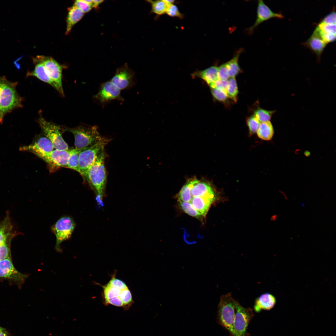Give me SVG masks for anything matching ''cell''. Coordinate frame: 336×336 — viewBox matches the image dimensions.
Wrapping results in <instances>:
<instances>
[{"label":"cell","instance_id":"34","mask_svg":"<svg viewBox=\"0 0 336 336\" xmlns=\"http://www.w3.org/2000/svg\"><path fill=\"white\" fill-rule=\"evenodd\" d=\"M181 208L190 216L198 217L201 216L189 203L179 201Z\"/></svg>","mask_w":336,"mask_h":336},{"label":"cell","instance_id":"29","mask_svg":"<svg viewBox=\"0 0 336 336\" xmlns=\"http://www.w3.org/2000/svg\"><path fill=\"white\" fill-rule=\"evenodd\" d=\"M211 92L214 99L220 102L226 107L229 106L232 102L226 93L222 91L216 89L211 88Z\"/></svg>","mask_w":336,"mask_h":336},{"label":"cell","instance_id":"16","mask_svg":"<svg viewBox=\"0 0 336 336\" xmlns=\"http://www.w3.org/2000/svg\"><path fill=\"white\" fill-rule=\"evenodd\" d=\"M27 277V275L20 273L16 269L10 258L0 261V278L9 279L21 283Z\"/></svg>","mask_w":336,"mask_h":336},{"label":"cell","instance_id":"33","mask_svg":"<svg viewBox=\"0 0 336 336\" xmlns=\"http://www.w3.org/2000/svg\"><path fill=\"white\" fill-rule=\"evenodd\" d=\"M250 135L255 134L258 129L260 122L253 114L247 118L246 120Z\"/></svg>","mask_w":336,"mask_h":336},{"label":"cell","instance_id":"20","mask_svg":"<svg viewBox=\"0 0 336 336\" xmlns=\"http://www.w3.org/2000/svg\"><path fill=\"white\" fill-rule=\"evenodd\" d=\"M33 61L35 64L34 69L31 72H28L26 77L33 76L36 77L43 82L49 84L57 90L56 86L47 74L42 62L37 56L33 58Z\"/></svg>","mask_w":336,"mask_h":336},{"label":"cell","instance_id":"14","mask_svg":"<svg viewBox=\"0 0 336 336\" xmlns=\"http://www.w3.org/2000/svg\"><path fill=\"white\" fill-rule=\"evenodd\" d=\"M50 141L45 136L39 135L30 144L21 147V151L31 152L37 156L50 152L54 150Z\"/></svg>","mask_w":336,"mask_h":336},{"label":"cell","instance_id":"42","mask_svg":"<svg viewBox=\"0 0 336 336\" xmlns=\"http://www.w3.org/2000/svg\"><path fill=\"white\" fill-rule=\"evenodd\" d=\"M336 13L332 12L327 15L323 20L321 22L326 24H336Z\"/></svg>","mask_w":336,"mask_h":336},{"label":"cell","instance_id":"15","mask_svg":"<svg viewBox=\"0 0 336 336\" xmlns=\"http://www.w3.org/2000/svg\"><path fill=\"white\" fill-rule=\"evenodd\" d=\"M273 18L282 19L284 18V16L281 13L273 12L263 0H258L256 19L254 23L247 29L248 32L251 34L254 29L261 23Z\"/></svg>","mask_w":336,"mask_h":336},{"label":"cell","instance_id":"37","mask_svg":"<svg viewBox=\"0 0 336 336\" xmlns=\"http://www.w3.org/2000/svg\"><path fill=\"white\" fill-rule=\"evenodd\" d=\"M217 76L218 79L221 80H228L230 78L225 63L218 67Z\"/></svg>","mask_w":336,"mask_h":336},{"label":"cell","instance_id":"38","mask_svg":"<svg viewBox=\"0 0 336 336\" xmlns=\"http://www.w3.org/2000/svg\"><path fill=\"white\" fill-rule=\"evenodd\" d=\"M317 27L323 32L336 34V24L321 22Z\"/></svg>","mask_w":336,"mask_h":336},{"label":"cell","instance_id":"7","mask_svg":"<svg viewBox=\"0 0 336 336\" xmlns=\"http://www.w3.org/2000/svg\"><path fill=\"white\" fill-rule=\"evenodd\" d=\"M75 227L74 221L71 217L68 216L62 217L53 225L51 230L56 237L55 249L57 252H62L61 244L71 237Z\"/></svg>","mask_w":336,"mask_h":336},{"label":"cell","instance_id":"17","mask_svg":"<svg viewBox=\"0 0 336 336\" xmlns=\"http://www.w3.org/2000/svg\"><path fill=\"white\" fill-rule=\"evenodd\" d=\"M191 181L190 194L191 198L199 197L216 199V195L210 184L196 180Z\"/></svg>","mask_w":336,"mask_h":336},{"label":"cell","instance_id":"6","mask_svg":"<svg viewBox=\"0 0 336 336\" xmlns=\"http://www.w3.org/2000/svg\"><path fill=\"white\" fill-rule=\"evenodd\" d=\"M110 139L103 137L96 144L84 148L79 155L80 174L83 177L89 168L95 162L100 152Z\"/></svg>","mask_w":336,"mask_h":336},{"label":"cell","instance_id":"22","mask_svg":"<svg viewBox=\"0 0 336 336\" xmlns=\"http://www.w3.org/2000/svg\"><path fill=\"white\" fill-rule=\"evenodd\" d=\"M215 200L212 198L195 197H192L189 203L201 216L205 217Z\"/></svg>","mask_w":336,"mask_h":336},{"label":"cell","instance_id":"3","mask_svg":"<svg viewBox=\"0 0 336 336\" xmlns=\"http://www.w3.org/2000/svg\"><path fill=\"white\" fill-rule=\"evenodd\" d=\"M17 82H11L5 78L0 93V124L5 116L13 110L22 107L23 98L16 90Z\"/></svg>","mask_w":336,"mask_h":336},{"label":"cell","instance_id":"24","mask_svg":"<svg viewBox=\"0 0 336 336\" xmlns=\"http://www.w3.org/2000/svg\"><path fill=\"white\" fill-rule=\"evenodd\" d=\"M243 50L242 48L239 49L231 59L225 63L230 78H235L237 75L242 72L239 63V59Z\"/></svg>","mask_w":336,"mask_h":336},{"label":"cell","instance_id":"21","mask_svg":"<svg viewBox=\"0 0 336 336\" xmlns=\"http://www.w3.org/2000/svg\"><path fill=\"white\" fill-rule=\"evenodd\" d=\"M276 301L275 298L271 294L268 293L263 294L256 299L254 310L257 312L263 310H270L274 307Z\"/></svg>","mask_w":336,"mask_h":336},{"label":"cell","instance_id":"45","mask_svg":"<svg viewBox=\"0 0 336 336\" xmlns=\"http://www.w3.org/2000/svg\"><path fill=\"white\" fill-rule=\"evenodd\" d=\"M5 77H6L5 76H0V93L4 80Z\"/></svg>","mask_w":336,"mask_h":336},{"label":"cell","instance_id":"26","mask_svg":"<svg viewBox=\"0 0 336 336\" xmlns=\"http://www.w3.org/2000/svg\"><path fill=\"white\" fill-rule=\"evenodd\" d=\"M256 133L260 138L267 141L271 140L274 134V129L270 121L260 123Z\"/></svg>","mask_w":336,"mask_h":336},{"label":"cell","instance_id":"46","mask_svg":"<svg viewBox=\"0 0 336 336\" xmlns=\"http://www.w3.org/2000/svg\"><path fill=\"white\" fill-rule=\"evenodd\" d=\"M165 2L168 5L174 4L175 1L174 0H164Z\"/></svg>","mask_w":336,"mask_h":336},{"label":"cell","instance_id":"35","mask_svg":"<svg viewBox=\"0 0 336 336\" xmlns=\"http://www.w3.org/2000/svg\"><path fill=\"white\" fill-rule=\"evenodd\" d=\"M169 16L182 19L184 15L179 11L177 7L174 4L168 5L166 13Z\"/></svg>","mask_w":336,"mask_h":336},{"label":"cell","instance_id":"23","mask_svg":"<svg viewBox=\"0 0 336 336\" xmlns=\"http://www.w3.org/2000/svg\"><path fill=\"white\" fill-rule=\"evenodd\" d=\"M218 68L216 65H213L203 70L195 72L192 75L201 78L209 86L218 79Z\"/></svg>","mask_w":336,"mask_h":336},{"label":"cell","instance_id":"5","mask_svg":"<svg viewBox=\"0 0 336 336\" xmlns=\"http://www.w3.org/2000/svg\"><path fill=\"white\" fill-rule=\"evenodd\" d=\"M237 302L232 297L231 293H228L221 296L218 306L219 323L233 335V323Z\"/></svg>","mask_w":336,"mask_h":336},{"label":"cell","instance_id":"36","mask_svg":"<svg viewBox=\"0 0 336 336\" xmlns=\"http://www.w3.org/2000/svg\"><path fill=\"white\" fill-rule=\"evenodd\" d=\"M83 13L89 12L92 8L91 5L86 2L84 0H77L74 2L73 5Z\"/></svg>","mask_w":336,"mask_h":336},{"label":"cell","instance_id":"2","mask_svg":"<svg viewBox=\"0 0 336 336\" xmlns=\"http://www.w3.org/2000/svg\"><path fill=\"white\" fill-rule=\"evenodd\" d=\"M104 150L99 154L83 177L94 190L97 206L100 208L103 206V200L105 195L107 177Z\"/></svg>","mask_w":336,"mask_h":336},{"label":"cell","instance_id":"39","mask_svg":"<svg viewBox=\"0 0 336 336\" xmlns=\"http://www.w3.org/2000/svg\"><path fill=\"white\" fill-rule=\"evenodd\" d=\"M228 84V80L224 81L217 79L209 86L211 88L219 90L226 93Z\"/></svg>","mask_w":336,"mask_h":336},{"label":"cell","instance_id":"32","mask_svg":"<svg viewBox=\"0 0 336 336\" xmlns=\"http://www.w3.org/2000/svg\"><path fill=\"white\" fill-rule=\"evenodd\" d=\"M191 181H189L184 185L180 190L178 196L179 201L189 203L191 196L190 190Z\"/></svg>","mask_w":336,"mask_h":336},{"label":"cell","instance_id":"40","mask_svg":"<svg viewBox=\"0 0 336 336\" xmlns=\"http://www.w3.org/2000/svg\"><path fill=\"white\" fill-rule=\"evenodd\" d=\"M10 250L8 243L0 245V261L7 258H10Z\"/></svg>","mask_w":336,"mask_h":336},{"label":"cell","instance_id":"4","mask_svg":"<svg viewBox=\"0 0 336 336\" xmlns=\"http://www.w3.org/2000/svg\"><path fill=\"white\" fill-rule=\"evenodd\" d=\"M63 130L70 132L74 137L75 148H84L89 147L101 140L102 137L96 126H79L73 128H64Z\"/></svg>","mask_w":336,"mask_h":336},{"label":"cell","instance_id":"10","mask_svg":"<svg viewBox=\"0 0 336 336\" xmlns=\"http://www.w3.org/2000/svg\"><path fill=\"white\" fill-rule=\"evenodd\" d=\"M252 310L237 303L233 323V336H245L249 323L253 317Z\"/></svg>","mask_w":336,"mask_h":336},{"label":"cell","instance_id":"19","mask_svg":"<svg viewBox=\"0 0 336 336\" xmlns=\"http://www.w3.org/2000/svg\"><path fill=\"white\" fill-rule=\"evenodd\" d=\"M16 234L9 213L7 212L4 218L0 222V245L10 242Z\"/></svg>","mask_w":336,"mask_h":336},{"label":"cell","instance_id":"1","mask_svg":"<svg viewBox=\"0 0 336 336\" xmlns=\"http://www.w3.org/2000/svg\"><path fill=\"white\" fill-rule=\"evenodd\" d=\"M116 274L112 275L111 279L105 285L97 284L103 288L102 301L105 305H111L126 310L133 302L132 293L124 282L116 278Z\"/></svg>","mask_w":336,"mask_h":336},{"label":"cell","instance_id":"18","mask_svg":"<svg viewBox=\"0 0 336 336\" xmlns=\"http://www.w3.org/2000/svg\"><path fill=\"white\" fill-rule=\"evenodd\" d=\"M303 44L314 53L319 59L327 44L321 37L316 27L311 36Z\"/></svg>","mask_w":336,"mask_h":336},{"label":"cell","instance_id":"43","mask_svg":"<svg viewBox=\"0 0 336 336\" xmlns=\"http://www.w3.org/2000/svg\"><path fill=\"white\" fill-rule=\"evenodd\" d=\"M103 1L102 0H91V4L92 7L96 8Z\"/></svg>","mask_w":336,"mask_h":336},{"label":"cell","instance_id":"13","mask_svg":"<svg viewBox=\"0 0 336 336\" xmlns=\"http://www.w3.org/2000/svg\"><path fill=\"white\" fill-rule=\"evenodd\" d=\"M134 73L127 63L118 68L110 81L120 90L130 87L133 82Z\"/></svg>","mask_w":336,"mask_h":336},{"label":"cell","instance_id":"27","mask_svg":"<svg viewBox=\"0 0 336 336\" xmlns=\"http://www.w3.org/2000/svg\"><path fill=\"white\" fill-rule=\"evenodd\" d=\"M226 93L229 99L234 103L237 102L238 99L239 90L235 78H230Z\"/></svg>","mask_w":336,"mask_h":336},{"label":"cell","instance_id":"44","mask_svg":"<svg viewBox=\"0 0 336 336\" xmlns=\"http://www.w3.org/2000/svg\"><path fill=\"white\" fill-rule=\"evenodd\" d=\"M0 336H9V335L7 331L5 329L0 332Z\"/></svg>","mask_w":336,"mask_h":336},{"label":"cell","instance_id":"12","mask_svg":"<svg viewBox=\"0 0 336 336\" xmlns=\"http://www.w3.org/2000/svg\"><path fill=\"white\" fill-rule=\"evenodd\" d=\"M120 91L110 81L102 83L98 93L94 97L101 104L106 103L113 100H124L121 96Z\"/></svg>","mask_w":336,"mask_h":336},{"label":"cell","instance_id":"8","mask_svg":"<svg viewBox=\"0 0 336 336\" xmlns=\"http://www.w3.org/2000/svg\"><path fill=\"white\" fill-rule=\"evenodd\" d=\"M38 122L44 135L50 141L55 149L68 150V145L61 135L60 126L47 121L42 116H40Z\"/></svg>","mask_w":336,"mask_h":336},{"label":"cell","instance_id":"30","mask_svg":"<svg viewBox=\"0 0 336 336\" xmlns=\"http://www.w3.org/2000/svg\"><path fill=\"white\" fill-rule=\"evenodd\" d=\"M275 111L268 110L260 107L255 109L253 114L260 123L270 121Z\"/></svg>","mask_w":336,"mask_h":336},{"label":"cell","instance_id":"28","mask_svg":"<svg viewBox=\"0 0 336 336\" xmlns=\"http://www.w3.org/2000/svg\"><path fill=\"white\" fill-rule=\"evenodd\" d=\"M84 148H75L71 149V153L66 168L73 170L80 173L79 155L80 152Z\"/></svg>","mask_w":336,"mask_h":336},{"label":"cell","instance_id":"47","mask_svg":"<svg viewBox=\"0 0 336 336\" xmlns=\"http://www.w3.org/2000/svg\"><path fill=\"white\" fill-rule=\"evenodd\" d=\"M5 328H3V327H2L0 326V332H1Z\"/></svg>","mask_w":336,"mask_h":336},{"label":"cell","instance_id":"41","mask_svg":"<svg viewBox=\"0 0 336 336\" xmlns=\"http://www.w3.org/2000/svg\"><path fill=\"white\" fill-rule=\"evenodd\" d=\"M317 28L320 35L324 41L327 44L329 43L333 42L336 39V34L324 33L322 32L318 28Z\"/></svg>","mask_w":336,"mask_h":336},{"label":"cell","instance_id":"9","mask_svg":"<svg viewBox=\"0 0 336 336\" xmlns=\"http://www.w3.org/2000/svg\"><path fill=\"white\" fill-rule=\"evenodd\" d=\"M37 57L42 63L47 74L56 86L57 91L64 96L62 83V71L64 67L52 57L44 56Z\"/></svg>","mask_w":336,"mask_h":336},{"label":"cell","instance_id":"25","mask_svg":"<svg viewBox=\"0 0 336 336\" xmlns=\"http://www.w3.org/2000/svg\"><path fill=\"white\" fill-rule=\"evenodd\" d=\"M84 13L73 6L69 8L66 19V35L70 32L73 26L83 17Z\"/></svg>","mask_w":336,"mask_h":336},{"label":"cell","instance_id":"11","mask_svg":"<svg viewBox=\"0 0 336 336\" xmlns=\"http://www.w3.org/2000/svg\"><path fill=\"white\" fill-rule=\"evenodd\" d=\"M71 153V150H54L52 151L37 156L47 164L50 171L60 167H66Z\"/></svg>","mask_w":336,"mask_h":336},{"label":"cell","instance_id":"31","mask_svg":"<svg viewBox=\"0 0 336 336\" xmlns=\"http://www.w3.org/2000/svg\"><path fill=\"white\" fill-rule=\"evenodd\" d=\"M151 5V12L157 15H161L166 13L168 5L163 0H148Z\"/></svg>","mask_w":336,"mask_h":336}]
</instances>
